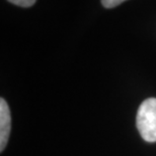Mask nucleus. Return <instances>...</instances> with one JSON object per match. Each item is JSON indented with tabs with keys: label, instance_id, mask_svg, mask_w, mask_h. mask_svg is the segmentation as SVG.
Wrapping results in <instances>:
<instances>
[{
	"label": "nucleus",
	"instance_id": "2",
	"mask_svg": "<svg viewBox=\"0 0 156 156\" xmlns=\"http://www.w3.org/2000/svg\"><path fill=\"white\" fill-rule=\"evenodd\" d=\"M11 128V116L7 103L0 99V151H3L7 144Z\"/></svg>",
	"mask_w": 156,
	"mask_h": 156
},
{
	"label": "nucleus",
	"instance_id": "1",
	"mask_svg": "<svg viewBox=\"0 0 156 156\" xmlns=\"http://www.w3.org/2000/svg\"><path fill=\"white\" fill-rule=\"evenodd\" d=\"M136 125L141 137L147 142H156V99L149 98L138 109Z\"/></svg>",
	"mask_w": 156,
	"mask_h": 156
},
{
	"label": "nucleus",
	"instance_id": "3",
	"mask_svg": "<svg viewBox=\"0 0 156 156\" xmlns=\"http://www.w3.org/2000/svg\"><path fill=\"white\" fill-rule=\"evenodd\" d=\"M8 2L14 5L21 6V7H31L36 3V0H7Z\"/></svg>",
	"mask_w": 156,
	"mask_h": 156
},
{
	"label": "nucleus",
	"instance_id": "4",
	"mask_svg": "<svg viewBox=\"0 0 156 156\" xmlns=\"http://www.w3.org/2000/svg\"><path fill=\"white\" fill-rule=\"evenodd\" d=\"M125 1L126 0H101V4L105 8H114Z\"/></svg>",
	"mask_w": 156,
	"mask_h": 156
}]
</instances>
